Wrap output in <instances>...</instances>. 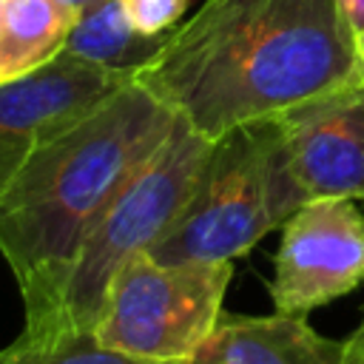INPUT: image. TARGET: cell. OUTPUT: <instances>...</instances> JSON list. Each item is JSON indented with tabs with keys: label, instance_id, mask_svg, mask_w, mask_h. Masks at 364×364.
Returning a JSON list of instances; mask_svg holds the SVG:
<instances>
[{
	"label": "cell",
	"instance_id": "6da1fadb",
	"mask_svg": "<svg viewBox=\"0 0 364 364\" xmlns=\"http://www.w3.org/2000/svg\"><path fill=\"white\" fill-rule=\"evenodd\" d=\"M341 0H205L136 82L208 139L358 80Z\"/></svg>",
	"mask_w": 364,
	"mask_h": 364
},
{
	"label": "cell",
	"instance_id": "7a4b0ae2",
	"mask_svg": "<svg viewBox=\"0 0 364 364\" xmlns=\"http://www.w3.org/2000/svg\"><path fill=\"white\" fill-rule=\"evenodd\" d=\"M176 114L136 80L46 142L0 193V256L23 299V338L65 330V290L82 242L122 179Z\"/></svg>",
	"mask_w": 364,
	"mask_h": 364
},
{
	"label": "cell",
	"instance_id": "3957f363",
	"mask_svg": "<svg viewBox=\"0 0 364 364\" xmlns=\"http://www.w3.org/2000/svg\"><path fill=\"white\" fill-rule=\"evenodd\" d=\"M276 119L213 139L191 202L148 250L159 262H233L304 205Z\"/></svg>",
	"mask_w": 364,
	"mask_h": 364
},
{
	"label": "cell",
	"instance_id": "277c9868",
	"mask_svg": "<svg viewBox=\"0 0 364 364\" xmlns=\"http://www.w3.org/2000/svg\"><path fill=\"white\" fill-rule=\"evenodd\" d=\"M210 145L176 117L165 139L122 179L82 242L65 290V330H94L119 267L154 250L191 202Z\"/></svg>",
	"mask_w": 364,
	"mask_h": 364
},
{
	"label": "cell",
	"instance_id": "5b68a950",
	"mask_svg": "<svg viewBox=\"0 0 364 364\" xmlns=\"http://www.w3.org/2000/svg\"><path fill=\"white\" fill-rule=\"evenodd\" d=\"M233 262L128 259L94 324L100 344L156 364H191L225 313Z\"/></svg>",
	"mask_w": 364,
	"mask_h": 364
},
{
	"label": "cell",
	"instance_id": "8992f818",
	"mask_svg": "<svg viewBox=\"0 0 364 364\" xmlns=\"http://www.w3.org/2000/svg\"><path fill=\"white\" fill-rule=\"evenodd\" d=\"M364 284V213L355 199H310L284 225L273 256L276 313L307 316Z\"/></svg>",
	"mask_w": 364,
	"mask_h": 364
},
{
	"label": "cell",
	"instance_id": "52a82bcc",
	"mask_svg": "<svg viewBox=\"0 0 364 364\" xmlns=\"http://www.w3.org/2000/svg\"><path fill=\"white\" fill-rule=\"evenodd\" d=\"M134 80L131 71L102 68L63 51L48 65L0 82V193L46 142Z\"/></svg>",
	"mask_w": 364,
	"mask_h": 364
},
{
	"label": "cell",
	"instance_id": "ba28073f",
	"mask_svg": "<svg viewBox=\"0 0 364 364\" xmlns=\"http://www.w3.org/2000/svg\"><path fill=\"white\" fill-rule=\"evenodd\" d=\"M304 199H364V80L273 117Z\"/></svg>",
	"mask_w": 364,
	"mask_h": 364
},
{
	"label": "cell",
	"instance_id": "9c48e42d",
	"mask_svg": "<svg viewBox=\"0 0 364 364\" xmlns=\"http://www.w3.org/2000/svg\"><path fill=\"white\" fill-rule=\"evenodd\" d=\"M191 364H344V341L321 336L307 316L222 313Z\"/></svg>",
	"mask_w": 364,
	"mask_h": 364
},
{
	"label": "cell",
	"instance_id": "30bf717a",
	"mask_svg": "<svg viewBox=\"0 0 364 364\" xmlns=\"http://www.w3.org/2000/svg\"><path fill=\"white\" fill-rule=\"evenodd\" d=\"M80 11L65 0L0 3V82L20 80L65 51Z\"/></svg>",
	"mask_w": 364,
	"mask_h": 364
},
{
	"label": "cell",
	"instance_id": "8fae6325",
	"mask_svg": "<svg viewBox=\"0 0 364 364\" xmlns=\"http://www.w3.org/2000/svg\"><path fill=\"white\" fill-rule=\"evenodd\" d=\"M165 40L168 37H145L136 31L119 0H100L80 11L65 51L102 68L136 74L154 60Z\"/></svg>",
	"mask_w": 364,
	"mask_h": 364
},
{
	"label": "cell",
	"instance_id": "7c38bea8",
	"mask_svg": "<svg viewBox=\"0 0 364 364\" xmlns=\"http://www.w3.org/2000/svg\"><path fill=\"white\" fill-rule=\"evenodd\" d=\"M0 364H156L117 353L94 336V330H71L54 338H23L17 336L0 350Z\"/></svg>",
	"mask_w": 364,
	"mask_h": 364
},
{
	"label": "cell",
	"instance_id": "4fadbf2b",
	"mask_svg": "<svg viewBox=\"0 0 364 364\" xmlns=\"http://www.w3.org/2000/svg\"><path fill=\"white\" fill-rule=\"evenodd\" d=\"M131 26L145 37H168L185 17L188 0H119Z\"/></svg>",
	"mask_w": 364,
	"mask_h": 364
},
{
	"label": "cell",
	"instance_id": "5bb4252c",
	"mask_svg": "<svg viewBox=\"0 0 364 364\" xmlns=\"http://www.w3.org/2000/svg\"><path fill=\"white\" fill-rule=\"evenodd\" d=\"M344 364H364V318L344 338Z\"/></svg>",
	"mask_w": 364,
	"mask_h": 364
},
{
	"label": "cell",
	"instance_id": "9a60e30c",
	"mask_svg": "<svg viewBox=\"0 0 364 364\" xmlns=\"http://www.w3.org/2000/svg\"><path fill=\"white\" fill-rule=\"evenodd\" d=\"M341 6L347 11L353 28H361L364 26V0H341Z\"/></svg>",
	"mask_w": 364,
	"mask_h": 364
},
{
	"label": "cell",
	"instance_id": "2e32d148",
	"mask_svg": "<svg viewBox=\"0 0 364 364\" xmlns=\"http://www.w3.org/2000/svg\"><path fill=\"white\" fill-rule=\"evenodd\" d=\"M355 57H358V71H361V80H364V26L355 28Z\"/></svg>",
	"mask_w": 364,
	"mask_h": 364
},
{
	"label": "cell",
	"instance_id": "e0dca14e",
	"mask_svg": "<svg viewBox=\"0 0 364 364\" xmlns=\"http://www.w3.org/2000/svg\"><path fill=\"white\" fill-rule=\"evenodd\" d=\"M68 6H74L77 11H82V9H88V6H94V3H100V0H65Z\"/></svg>",
	"mask_w": 364,
	"mask_h": 364
},
{
	"label": "cell",
	"instance_id": "ac0fdd59",
	"mask_svg": "<svg viewBox=\"0 0 364 364\" xmlns=\"http://www.w3.org/2000/svg\"><path fill=\"white\" fill-rule=\"evenodd\" d=\"M0 3H3V0H0Z\"/></svg>",
	"mask_w": 364,
	"mask_h": 364
}]
</instances>
